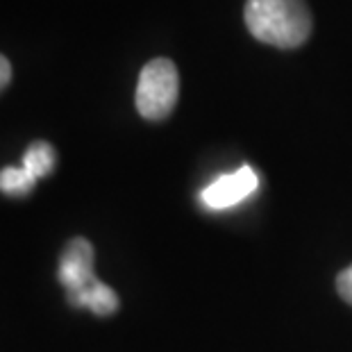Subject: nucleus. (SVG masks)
<instances>
[{
    "label": "nucleus",
    "instance_id": "1",
    "mask_svg": "<svg viewBox=\"0 0 352 352\" xmlns=\"http://www.w3.org/2000/svg\"><path fill=\"white\" fill-rule=\"evenodd\" d=\"M245 25L261 43L298 48L311 34V14L305 0H248Z\"/></svg>",
    "mask_w": 352,
    "mask_h": 352
},
{
    "label": "nucleus",
    "instance_id": "2",
    "mask_svg": "<svg viewBox=\"0 0 352 352\" xmlns=\"http://www.w3.org/2000/svg\"><path fill=\"white\" fill-rule=\"evenodd\" d=\"M179 96V76L166 57L151 59L141 69L137 85V109L146 121H162L175 109Z\"/></svg>",
    "mask_w": 352,
    "mask_h": 352
},
{
    "label": "nucleus",
    "instance_id": "3",
    "mask_svg": "<svg viewBox=\"0 0 352 352\" xmlns=\"http://www.w3.org/2000/svg\"><path fill=\"white\" fill-rule=\"evenodd\" d=\"M94 259H96L94 245L89 243L87 239L78 236L66 243L62 257H59L57 277H59V284L66 289V298H69V300L98 280L94 273Z\"/></svg>",
    "mask_w": 352,
    "mask_h": 352
},
{
    "label": "nucleus",
    "instance_id": "4",
    "mask_svg": "<svg viewBox=\"0 0 352 352\" xmlns=\"http://www.w3.org/2000/svg\"><path fill=\"white\" fill-rule=\"evenodd\" d=\"M259 186V175L250 166H241L230 175H221L200 191V202L207 209H230L250 198Z\"/></svg>",
    "mask_w": 352,
    "mask_h": 352
},
{
    "label": "nucleus",
    "instance_id": "5",
    "mask_svg": "<svg viewBox=\"0 0 352 352\" xmlns=\"http://www.w3.org/2000/svg\"><path fill=\"white\" fill-rule=\"evenodd\" d=\"M73 307H80V309H89L94 311L96 316H111L118 309V296L116 291L107 287L104 282L96 280L91 287L85 289L82 294L69 300Z\"/></svg>",
    "mask_w": 352,
    "mask_h": 352
},
{
    "label": "nucleus",
    "instance_id": "6",
    "mask_svg": "<svg viewBox=\"0 0 352 352\" xmlns=\"http://www.w3.org/2000/svg\"><path fill=\"white\" fill-rule=\"evenodd\" d=\"M55 164H57L55 148L46 144V141H34V144H30L28 151L23 153V164H21V166L39 182V179L48 177L52 170H55Z\"/></svg>",
    "mask_w": 352,
    "mask_h": 352
},
{
    "label": "nucleus",
    "instance_id": "7",
    "mask_svg": "<svg viewBox=\"0 0 352 352\" xmlns=\"http://www.w3.org/2000/svg\"><path fill=\"white\" fill-rule=\"evenodd\" d=\"M36 179L23 166H7L0 170V193L12 198H23L32 193Z\"/></svg>",
    "mask_w": 352,
    "mask_h": 352
},
{
    "label": "nucleus",
    "instance_id": "8",
    "mask_svg": "<svg viewBox=\"0 0 352 352\" xmlns=\"http://www.w3.org/2000/svg\"><path fill=\"white\" fill-rule=\"evenodd\" d=\"M336 289H339L343 300L352 305V266L339 273V277H336Z\"/></svg>",
    "mask_w": 352,
    "mask_h": 352
},
{
    "label": "nucleus",
    "instance_id": "9",
    "mask_svg": "<svg viewBox=\"0 0 352 352\" xmlns=\"http://www.w3.org/2000/svg\"><path fill=\"white\" fill-rule=\"evenodd\" d=\"M12 80V66H10V59H7L5 55H0V91L10 85Z\"/></svg>",
    "mask_w": 352,
    "mask_h": 352
}]
</instances>
